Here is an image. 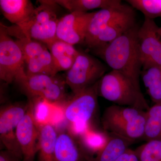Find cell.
I'll use <instances>...</instances> for the list:
<instances>
[{"label": "cell", "instance_id": "obj_7", "mask_svg": "<svg viewBox=\"0 0 161 161\" xmlns=\"http://www.w3.org/2000/svg\"><path fill=\"white\" fill-rule=\"evenodd\" d=\"M31 18L26 23L17 26L26 37L47 45L57 38L59 19L56 13L57 4L50 1H40Z\"/></svg>", "mask_w": 161, "mask_h": 161}, {"label": "cell", "instance_id": "obj_16", "mask_svg": "<svg viewBox=\"0 0 161 161\" xmlns=\"http://www.w3.org/2000/svg\"><path fill=\"white\" fill-rule=\"evenodd\" d=\"M134 10L110 23L99 33L91 49L94 50L111 43L136 24Z\"/></svg>", "mask_w": 161, "mask_h": 161}, {"label": "cell", "instance_id": "obj_24", "mask_svg": "<svg viewBox=\"0 0 161 161\" xmlns=\"http://www.w3.org/2000/svg\"><path fill=\"white\" fill-rule=\"evenodd\" d=\"M79 136L80 142L88 153H96L97 154L106 145L110 135L105 132L92 130L91 128Z\"/></svg>", "mask_w": 161, "mask_h": 161}, {"label": "cell", "instance_id": "obj_17", "mask_svg": "<svg viewBox=\"0 0 161 161\" xmlns=\"http://www.w3.org/2000/svg\"><path fill=\"white\" fill-rule=\"evenodd\" d=\"M0 8L5 18L16 26L29 20L36 9L28 0H1Z\"/></svg>", "mask_w": 161, "mask_h": 161}, {"label": "cell", "instance_id": "obj_4", "mask_svg": "<svg viewBox=\"0 0 161 161\" xmlns=\"http://www.w3.org/2000/svg\"><path fill=\"white\" fill-rule=\"evenodd\" d=\"M5 27L10 36L17 38L16 41L23 52L26 75H57L51 54L46 44L26 37L16 25Z\"/></svg>", "mask_w": 161, "mask_h": 161}, {"label": "cell", "instance_id": "obj_9", "mask_svg": "<svg viewBox=\"0 0 161 161\" xmlns=\"http://www.w3.org/2000/svg\"><path fill=\"white\" fill-rule=\"evenodd\" d=\"M8 34L5 26H0V78L11 83L26 74L23 52Z\"/></svg>", "mask_w": 161, "mask_h": 161}, {"label": "cell", "instance_id": "obj_5", "mask_svg": "<svg viewBox=\"0 0 161 161\" xmlns=\"http://www.w3.org/2000/svg\"><path fill=\"white\" fill-rule=\"evenodd\" d=\"M23 92L32 98L42 99L48 104L66 103L65 79L47 75H23L16 80Z\"/></svg>", "mask_w": 161, "mask_h": 161}, {"label": "cell", "instance_id": "obj_3", "mask_svg": "<svg viewBox=\"0 0 161 161\" xmlns=\"http://www.w3.org/2000/svg\"><path fill=\"white\" fill-rule=\"evenodd\" d=\"M146 111L118 105L108 107L102 118L104 130L134 142L143 138Z\"/></svg>", "mask_w": 161, "mask_h": 161}, {"label": "cell", "instance_id": "obj_10", "mask_svg": "<svg viewBox=\"0 0 161 161\" xmlns=\"http://www.w3.org/2000/svg\"><path fill=\"white\" fill-rule=\"evenodd\" d=\"M28 103H14L1 108L0 140L6 148L23 160V156L17 140L16 131L20 121L26 114Z\"/></svg>", "mask_w": 161, "mask_h": 161}, {"label": "cell", "instance_id": "obj_22", "mask_svg": "<svg viewBox=\"0 0 161 161\" xmlns=\"http://www.w3.org/2000/svg\"><path fill=\"white\" fill-rule=\"evenodd\" d=\"M147 141L161 139V103L146 111L143 138Z\"/></svg>", "mask_w": 161, "mask_h": 161}, {"label": "cell", "instance_id": "obj_8", "mask_svg": "<svg viewBox=\"0 0 161 161\" xmlns=\"http://www.w3.org/2000/svg\"><path fill=\"white\" fill-rule=\"evenodd\" d=\"M107 67L98 59L79 52L75 63L67 71V85L76 94L95 84L105 74Z\"/></svg>", "mask_w": 161, "mask_h": 161}, {"label": "cell", "instance_id": "obj_21", "mask_svg": "<svg viewBox=\"0 0 161 161\" xmlns=\"http://www.w3.org/2000/svg\"><path fill=\"white\" fill-rule=\"evenodd\" d=\"M133 142L110 134L108 141L101 150L96 154L92 161H116L125 152Z\"/></svg>", "mask_w": 161, "mask_h": 161}, {"label": "cell", "instance_id": "obj_2", "mask_svg": "<svg viewBox=\"0 0 161 161\" xmlns=\"http://www.w3.org/2000/svg\"><path fill=\"white\" fill-rule=\"evenodd\" d=\"M98 96L118 105L142 111L150 108L141 89L140 84L117 71L111 70L98 81Z\"/></svg>", "mask_w": 161, "mask_h": 161}, {"label": "cell", "instance_id": "obj_14", "mask_svg": "<svg viewBox=\"0 0 161 161\" xmlns=\"http://www.w3.org/2000/svg\"><path fill=\"white\" fill-rule=\"evenodd\" d=\"M133 10L131 6L121 4L94 12L89 24L84 43L91 48L99 33L105 27Z\"/></svg>", "mask_w": 161, "mask_h": 161}, {"label": "cell", "instance_id": "obj_29", "mask_svg": "<svg viewBox=\"0 0 161 161\" xmlns=\"http://www.w3.org/2000/svg\"><path fill=\"white\" fill-rule=\"evenodd\" d=\"M158 33L159 36L161 37V26L160 27H158Z\"/></svg>", "mask_w": 161, "mask_h": 161}, {"label": "cell", "instance_id": "obj_1", "mask_svg": "<svg viewBox=\"0 0 161 161\" xmlns=\"http://www.w3.org/2000/svg\"><path fill=\"white\" fill-rule=\"evenodd\" d=\"M135 25L111 43L93 50L113 70L117 71L140 83L142 70Z\"/></svg>", "mask_w": 161, "mask_h": 161}, {"label": "cell", "instance_id": "obj_19", "mask_svg": "<svg viewBox=\"0 0 161 161\" xmlns=\"http://www.w3.org/2000/svg\"><path fill=\"white\" fill-rule=\"evenodd\" d=\"M37 122L39 161H55V146L58 133L54 126L50 123Z\"/></svg>", "mask_w": 161, "mask_h": 161}, {"label": "cell", "instance_id": "obj_23", "mask_svg": "<svg viewBox=\"0 0 161 161\" xmlns=\"http://www.w3.org/2000/svg\"><path fill=\"white\" fill-rule=\"evenodd\" d=\"M144 85L154 103H161V66L151 67L142 70Z\"/></svg>", "mask_w": 161, "mask_h": 161}, {"label": "cell", "instance_id": "obj_20", "mask_svg": "<svg viewBox=\"0 0 161 161\" xmlns=\"http://www.w3.org/2000/svg\"><path fill=\"white\" fill-rule=\"evenodd\" d=\"M58 6L64 7L70 13L87 12L92 9H102L122 4L119 0H54Z\"/></svg>", "mask_w": 161, "mask_h": 161}, {"label": "cell", "instance_id": "obj_18", "mask_svg": "<svg viewBox=\"0 0 161 161\" xmlns=\"http://www.w3.org/2000/svg\"><path fill=\"white\" fill-rule=\"evenodd\" d=\"M58 73L68 71L75 63L79 54L74 45L57 39L47 44Z\"/></svg>", "mask_w": 161, "mask_h": 161}, {"label": "cell", "instance_id": "obj_6", "mask_svg": "<svg viewBox=\"0 0 161 161\" xmlns=\"http://www.w3.org/2000/svg\"><path fill=\"white\" fill-rule=\"evenodd\" d=\"M98 81L74 94L64 104V118L73 126L77 127L75 132L77 136H79L91 128L90 124L98 108Z\"/></svg>", "mask_w": 161, "mask_h": 161}, {"label": "cell", "instance_id": "obj_12", "mask_svg": "<svg viewBox=\"0 0 161 161\" xmlns=\"http://www.w3.org/2000/svg\"><path fill=\"white\" fill-rule=\"evenodd\" d=\"M16 135L23 156L22 161H34L38 152L39 128L32 101L28 103L27 112L18 125Z\"/></svg>", "mask_w": 161, "mask_h": 161}, {"label": "cell", "instance_id": "obj_25", "mask_svg": "<svg viewBox=\"0 0 161 161\" xmlns=\"http://www.w3.org/2000/svg\"><path fill=\"white\" fill-rule=\"evenodd\" d=\"M134 151L139 161H161V139L147 141Z\"/></svg>", "mask_w": 161, "mask_h": 161}, {"label": "cell", "instance_id": "obj_26", "mask_svg": "<svg viewBox=\"0 0 161 161\" xmlns=\"http://www.w3.org/2000/svg\"><path fill=\"white\" fill-rule=\"evenodd\" d=\"M133 9L139 10L145 18L153 19L161 17V0H128Z\"/></svg>", "mask_w": 161, "mask_h": 161}, {"label": "cell", "instance_id": "obj_28", "mask_svg": "<svg viewBox=\"0 0 161 161\" xmlns=\"http://www.w3.org/2000/svg\"><path fill=\"white\" fill-rule=\"evenodd\" d=\"M0 161H22L14 153L9 150H2L0 152Z\"/></svg>", "mask_w": 161, "mask_h": 161}, {"label": "cell", "instance_id": "obj_15", "mask_svg": "<svg viewBox=\"0 0 161 161\" xmlns=\"http://www.w3.org/2000/svg\"><path fill=\"white\" fill-rule=\"evenodd\" d=\"M55 161H88L90 158L77 136L63 131L58 133L55 149Z\"/></svg>", "mask_w": 161, "mask_h": 161}, {"label": "cell", "instance_id": "obj_27", "mask_svg": "<svg viewBox=\"0 0 161 161\" xmlns=\"http://www.w3.org/2000/svg\"><path fill=\"white\" fill-rule=\"evenodd\" d=\"M116 161H139L134 150L128 149Z\"/></svg>", "mask_w": 161, "mask_h": 161}, {"label": "cell", "instance_id": "obj_11", "mask_svg": "<svg viewBox=\"0 0 161 161\" xmlns=\"http://www.w3.org/2000/svg\"><path fill=\"white\" fill-rule=\"evenodd\" d=\"M158 26L153 19L145 18L139 27L137 39L142 70L153 66H161V37Z\"/></svg>", "mask_w": 161, "mask_h": 161}, {"label": "cell", "instance_id": "obj_13", "mask_svg": "<svg viewBox=\"0 0 161 161\" xmlns=\"http://www.w3.org/2000/svg\"><path fill=\"white\" fill-rule=\"evenodd\" d=\"M94 12L70 13L59 19L58 39L75 45L84 43L87 31Z\"/></svg>", "mask_w": 161, "mask_h": 161}]
</instances>
